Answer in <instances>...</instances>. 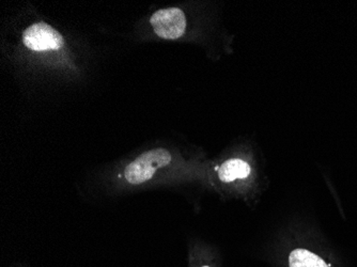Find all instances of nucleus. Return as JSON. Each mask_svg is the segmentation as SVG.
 <instances>
[{
  "label": "nucleus",
  "instance_id": "obj_1",
  "mask_svg": "<svg viewBox=\"0 0 357 267\" xmlns=\"http://www.w3.org/2000/svg\"><path fill=\"white\" fill-rule=\"evenodd\" d=\"M271 261L276 267H347L342 256L326 242L298 244Z\"/></svg>",
  "mask_w": 357,
  "mask_h": 267
},
{
  "label": "nucleus",
  "instance_id": "obj_2",
  "mask_svg": "<svg viewBox=\"0 0 357 267\" xmlns=\"http://www.w3.org/2000/svg\"><path fill=\"white\" fill-rule=\"evenodd\" d=\"M172 162V154L165 148H154L140 155L137 160L126 166V178L131 184L147 182L160 168Z\"/></svg>",
  "mask_w": 357,
  "mask_h": 267
},
{
  "label": "nucleus",
  "instance_id": "obj_3",
  "mask_svg": "<svg viewBox=\"0 0 357 267\" xmlns=\"http://www.w3.org/2000/svg\"><path fill=\"white\" fill-rule=\"evenodd\" d=\"M150 22L156 35L163 39H178L185 31V15L178 8L160 10L152 15Z\"/></svg>",
  "mask_w": 357,
  "mask_h": 267
},
{
  "label": "nucleus",
  "instance_id": "obj_4",
  "mask_svg": "<svg viewBox=\"0 0 357 267\" xmlns=\"http://www.w3.org/2000/svg\"><path fill=\"white\" fill-rule=\"evenodd\" d=\"M23 42L32 51L44 52L59 49L63 45V38L47 24L38 23L26 29Z\"/></svg>",
  "mask_w": 357,
  "mask_h": 267
},
{
  "label": "nucleus",
  "instance_id": "obj_5",
  "mask_svg": "<svg viewBox=\"0 0 357 267\" xmlns=\"http://www.w3.org/2000/svg\"><path fill=\"white\" fill-rule=\"evenodd\" d=\"M252 174V167L242 158H230L218 168L220 182L232 183L238 180H246Z\"/></svg>",
  "mask_w": 357,
  "mask_h": 267
},
{
  "label": "nucleus",
  "instance_id": "obj_6",
  "mask_svg": "<svg viewBox=\"0 0 357 267\" xmlns=\"http://www.w3.org/2000/svg\"><path fill=\"white\" fill-rule=\"evenodd\" d=\"M199 267H212L210 264H202Z\"/></svg>",
  "mask_w": 357,
  "mask_h": 267
}]
</instances>
